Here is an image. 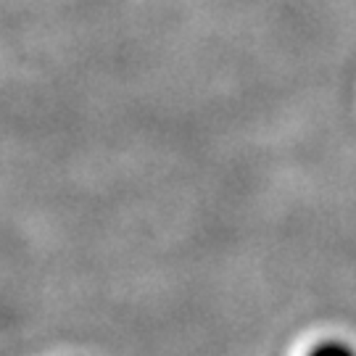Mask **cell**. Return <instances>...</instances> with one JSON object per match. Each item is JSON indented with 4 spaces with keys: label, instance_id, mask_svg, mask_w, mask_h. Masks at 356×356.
<instances>
[{
    "label": "cell",
    "instance_id": "obj_1",
    "mask_svg": "<svg viewBox=\"0 0 356 356\" xmlns=\"http://www.w3.org/2000/svg\"><path fill=\"white\" fill-rule=\"evenodd\" d=\"M306 356H356V351L341 341H325V343L314 346Z\"/></svg>",
    "mask_w": 356,
    "mask_h": 356
}]
</instances>
